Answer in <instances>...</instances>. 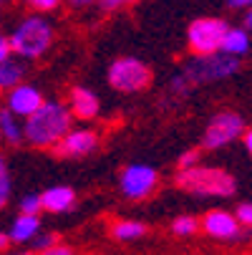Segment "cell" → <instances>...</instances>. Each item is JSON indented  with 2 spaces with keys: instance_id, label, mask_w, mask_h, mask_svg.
<instances>
[{
  "instance_id": "6da1fadb",
  "label": "cell",
  "mask_w": 252,
  "mask_h": 255,
  "mask_svg": "<svg viewBox=\"0 0 252 255\" xmlns=\"http://www.w3.org/2000/svg\"><path fill=\"white\" fill-rule=\"evenodd\" d=\"M71 129V112L61 104L43 101L23 127V136L35 147H53V144Z\"/></svg>"
},
{
  "instance_id": "2e32d148",
  "label": "cell",
  "mask_w": 252,
  "mask_h": 255,
  "mask_svg": "<svg viewBox=\"0 0 252 255\" xmlns=\"http://www.w3.org/2000/svg\"><path fill=\"white\" fill-rule=\"evenodd\" d=\"M35 233H38V217L23 212L18 220L13 223V233H10V238L18 240V243H23V240H30Z\"/></svg>"
},
{
  "instance_id": "7c38bea8",
  "label": "cell",
  "mask_w": 252,
  "mask_h": 255,
  "mask_svg": "<svg viewBox=\"0 0 252 255\" xmlns=\"http://www.w3.org/2000/svg\"><path fill=\"white\" fill-rule=\"evenodd\" d=\"M71 114H76L79 119H91L98 114V99L88 89H74L71 91Z\"/></svg>"
},
{
  "instance_id": "ac0fdd59",
  "label": "cell",
  "mask_w": 252,
  "mask_h": 255,
  "mask_svg": "<svg viewBox=\"0 0 252 255\" xmlns=\"http://www.w3.org/2000/svg\"><path fill=\"white\" fill-rule=\"evenodd\" d=\"M144 233H147V228L141 223H116L114 225V238L119 240H134V238H141Z\"/></svg>"
},
{
  "instance_id": "836d02e7",
  "label": "cell",
  "mask_w": 252,
  "mask_h": 255,
  "mask_svg": "<svg viewBox=\"0 0 252 255\" xmlns=\"http://www.w3.org/2000/svg\"><path fill=\"white\" fill-rule=\"evenodd\" d=\"M23 255H30V253H23Z\"/></svg>"
},
{
  "instance_id": "5b68a950",
  "label": "cell",
  "mask_w": 252,
  "mask_h": 255,
  "mask_svg": "<svg viewBox=\"0 0 252 255\" xmlns=\"http://www.w3.org/2000/svg\"><path fill=\"white\" fill-rule=\"evenodd\" d=\"M109 84L124 94L144 91L152 84V71L147 63H141L136 58H119L109 68Z\"/></svg>"
},
{
  "instance_id": "d6986e66",
  "label": "cell",
  "mask_w": 252,
  "mask_h": 255,
  "mask_svg": "<svg viewBox=\"0 0 252 255\" xmlns=\"http://www.w3.org/2000/svg\"><path fill=\"white\" fill-rule=\"evenodd\" d=\"M171 230H174L176 235H192V233L197 230V220H194V217H176L174 225H171Z\"/></svg>"
},
{
  "instance_id": "f1b7e54d",
  "label": "cell",
  "mask_w": 252,
  "mask_h": 255,
  "mask_svg": "<svg viewBox=\"0 0 252 255\" xmlns=\"http://www.w3.org/2000/svg\"><path fill=\"white\" fill-rule=\"evenodd\" d=\"M242 144H245L247 152L252 149V134H250V131H242Z\"/></svg>"
},
{
  "instance_id": "83f0119b",
  "label": "cell",
  "mask_w": 252,
  "mask_h": 255,
  "mask_svg": "<svg viewBox=\"0 0 252 255\" xmlns=\"http://www.w3.org/2000/svg\"><path fill=\"white\" fill-rule=\"evenodd\" d=\"M53 243H56V238H53V235H46V238H38V240H35V248L43 250V248H48V245H53Z\"/></svg>"
},
{
  "instance_id": "ba28073f",
  "label": "cell",
  "mask_w": 252,
  "mask_h": 255,
  "mask_svg": "<svg viewBox=\"0 0 252 255\" xmlns=\"http://www.w3.org/2000/svg\"><path fill=\"white\" fill-rule=\"evenodd\" d=\"M96 144H98V136L91 129H79V131H71L68 129L53 144V149L61 157H84V154H88V152L96 149Z\"/></svg>"
},
{
  "instance_id": "4dcf8cb0",
  "label": "cell",
  "mask_w": 252,
  "mask_h": 255,
  "mask_svg": "<svg viewBox=\"0 0 252 255\" xmlns=\"http://www.w3.org/2000/svg\"><path fill=\"white\" fill-rule=\"evenodd\" d=\"M8 243H10V238L0 233V250H5V248H8Z\"/></svg>"
},
{
  "instance_id": "4316f807",
  "label": "cell",
  "mask_w": 252,
  "mask_h": 255,
  "mask_svg": "<svg viewBox=\"0 0 252 255\" xmlns=\"http://www.w3.org/2000/svg\"><path fill=\"white\" fill-rule=\"evenodd\" d=\"M8 56H10V43H8L5 35H0V61L8 58Z\"/></svg>"
},
{
  "instance_id": "5bb4252c",
  "label": "cell",
  "mask_w": 252,
  "mask_h": 255,
  "mask_svg": "<svg viewBox=\"0 0 252 255\" xmlns=\"http://www.w3.org/2000/svg\"><path fill=\"white\" fill-rule=\"evenodd\" d=\"M220 48H222V53H230V56H242V53H247V48H250L247 30H245V28H230V25H227L225 33H222Z\"/></svg>"
},
{
  "instance_id": "e575fe53",
  "label": "cell",
  "mask_w": 252,
  "mask_h": 255,
  "mask_svg": "<svg viewBox=\"0 0 252 255\" xmlns=\"http://www.w3.org/2000/svg\"><path fill=\"white\" fill-rule=\"evenodd\" d=\"M0 3H5V0H0Z\"/></svg>"
},
{
  "instance_id": "52a82bcc",
  "label": "cell",
  "mask_w": 252,
  "mask_h": 255,
  "mask_svg": "<svg viewBox=\"0 0 252 255\" xmlns=\"http://www.w3.org/2000/svg\"><path fill=\"white\" fill-rule=\"evenodd\" d=\"M242 131H245L242 117L240 114H232V112H225V114H217V117L209 122L202 144H204L207 149H220V147H225V144L235 141Z\"/></svg>"
},
{
  "instance_id": "e0dca14e",
  "label": "cell",
  "mask_w": 252,
  "mask_h": 255,
  "mask_svg": "<svg viewBox=\"0 0 252 255\" xmlns=\"http://www.w3.org/2000/svg\"><path fill=\"white\" fill-rule=\"evenodd\" d=\"M0 134H3L10 144H18V141L23 139V127H18L15 114L10 112V109L0 112Z\"/></svg>"
},
{
  "instance_id": "7402d4cb",
  "label": "cell",
  "mask_w": 252,
  "mask_h": 255,
  "mask_svg": "<svg viewBox=\"0 0 252 255\" xmlns=\"http://www.w3.org/2000/svg\"><path fill=\"white\" fill-rule=\"evenodd\" d=\"M20 210L25 212V215H35L41 210V197H25L23 202H20Z\"/></svg>"
},
{
  "instance_id": "cb8c5ba5",
  "label": "cell",
  "mask_w": 252,
  "mask_h": 255,
  "mask_svg": "<svg viewBox=\"0 0 252 255\" xmlns=\"http://www.w3.org/2000/svg\"><path fill=\"white\" fill-rule=\"evenodd\" d=\"M43 255H74V253H71V248H66V245H48V248H43L41 250Z\"/></svg>"
},
{
  "instance_id": "ffe728a7",
  "label": "cell",
  "mask_w": 252,
  "mask_h": 255,
  "mask_svg": "<svg viewBox=\"0 0 252 255\" xmlns=\"http://www.w3.org/2000/svg\"><path fill=\"white\" fill-rule=\"evenodd\" d=\"M8 195H10V179H8V169H5V162L0 159V207L8 202Z\"/></svg>"
},
{
  "instance_id": "44dd1931",
  "label": "cell",
  "mask_w": 252,
  "mask_h": 255,
  "mask_svg": "<svg viewBox=\"0 0 252 255\" xmlns=\"http://www.w3.org/2000/svg\"><path fill=\"white\" fill-rule=\"evenodd\" d=\"M237 223H242V225H250L252 223V205L250 202H242L240 207H237V217H235Z\"/></svg>"
},
{
  "instance_id": "4fadbf2b",
  "label": "cell",
  "mask_w": 252,
  "mask_h": 255,
  "mask_svg": "<svg viewBox=\"0 0 252 255\" xmlns=\"http://www.w3.org/2000/svg\"><path fill=\"white\" fill-rule=\"evenodd\" d=\"M74 202H76V197H74L71 187H51L41 197V207H46L51 212H66L74 207Z\"/></svg>"
},
{
  "instance_id": "603a6c76",
  "label": "cell",
  "mask_w": 252,
  "mask_h": 255,
  "mask_svg": "<svg viewBox=\"0 0 252 255\" xmlns=\"http://www.w3.org/2000/svg\"><path fill=\"white\" fill-rule=\"evenodd\" d=\"M25 3L35 10H53L58 8V0H25Z\"/></svg>"
},
{
  "instance_id": "3957f363",
  "label": "cell",
  "mask_w": 252,
  "mask_h": 255,
  "mask_svg": "<svg viewBox=\"0 0 252 255\" xmlns=\"http://www.w3.org/2000/svg\"><path fill=\"white\" fill-rule=\"evenodd\" d=\"M240 68V58L237 56H230V53H207L202 56L197 63H192L182 76H179L171 89L174 91H187L189 86L194 84H204V81H217V79H225L230 74Z\"/></svg>"
},
{
  "instance_id": "484cf974",
  "label": "cell",
  "mask_w": 252,
  "mask_h": 255,
  "mask_svg": "<svg viewBox=\"0 0 252 255\" xmlns=\"http://www.w3.org/2000/svg\"><path fill=\"white\" fill-rule=\"evenodd\" d=\"M129 3H134V0H101L103 10H116V8H124Z\"/></svg>"
},
{
  "instance_id": "d4e9b609",
  "label": "cell",
  "mask_w": 252,
  "mask_h": 255,
  "mask_svg": "<svg viewBox=\"0 0 252 255\" xmlns=\"http://www.w3.org/2000/svg\"><path fill=\"white\" fill-rule=\"evenodd\" d=\"M199 159V152H187L182 159H179V169H187V167H194V162Z\"/></svg>"
},
{
  "instance_id": "9a60e30c",
  "label": "cell",
  "mask_w": 252,
  "mask_h": 255,
  "mask_svg": "<svg viewBox=\"0 0 252 255\" xmlns=\"http://www.w3.org/2000/svg\"><path fill=\"white\" fill-rule=\"evenodd\" d=\"M23 76H25V66L20 61L13 58L0 61V89H13L15 84H20Z\"/></svg>"
},
{
  "instance_id": "d6a6232c",
  "label": "cell",
  "mask_w": 252,
  "mask_h": 255,
  "mask_svg": "<svg viewBox=\"0 0 252 255\" xmlns=\"http://www.w3.org/2000/svg\"><path fill=\"white\" fill-rule=\"evenodd\" d=\"M250 25H252V15L247 13V15H245V30H250Z\"/></svg>"
},
{
  "instance_id": "1f68e13d",
  "label": "cell",
  "mask_w": 252,
  "mask_h": 255,
  "mask_svg": "<svg viewBox=\"0 0 252 255\" xmlns=\"http://www.w3.org/2000/svg\"><path fill=\"white\" fill-rule=\"evenodd\" d=\"M74 5H88V3H93V0H71Z\"/></svg>"
},
{
  "instance_id": "277c9868",
  "label": "cell",
  "mask_w": 252,
  "mask_h": 255,
  "mask_svg": "<svg viewBox=\"0 0 252 255\" xmlns=\"http://www.w3.org/2000/svg\"><path fill=\"white\" fill-rule=\"evenodd\" d=\"M53 41V30L51 23L43 18H25L18 30L13 33V38H8L10 51H18V56L23 58H38Z\"/></svg>"
},
{
  "instance_id": "7a4b0ae2",
  "label": "cell",
  "mask_w": 252,
  "mask_h": 255,
  "mask_svg": "<svg viewBox=\"0 0 252 255\" xmlns=\"http://www.w3.org/2000/svg\"><path fill=\"white\" fill-rule=\"evenodd\" d=\"M176 187H182L192 195H217L230 197L237 187V182L230 172L214 169V167H187L179 169L176 174Z\"/></svg>"
},
{
  "instance_id": "8992f818",
  "label": "cell",
  "mask_w": 252,
  "mask_h": 255,
  "mask_svg": "<svg viewBox=\"0 0 252 255\" xmlns=\"http://www.w3.org/2000/svg\"><path fill=\"white\" fill-rule=\"evenodd\" d=\"M227 23L220 18H199L189 25V46L194 53L207 56L220 51V41H222V33H225Z\"/></svg>"
},
{
  "instance_id": "30bf717a",
  "label": "cell",
  "mask_w": 252,
  "mask_h": 255,
  "mask_svg": "<svg viewBox=\"0 0 252 255\" xmlns=\"http://www.w3.org/2000/svg\"><path fill=\"white\" fill-rule=\"evenodd\" d=\"M41 104H43L41 91L33 89V86H23V84H15L13 91H10V99H8V109H10L15 117H28V114H33Z\"/></svg>"
},
{
  "instance_id": "9c48e42d",
  "label": "cell",
  "mask_w": 252,
  "mask_h": 255,
  "mask_svg": "<svg viewBox=\"0 0 252 255\" xmlns=\"http://www.w3.org/2000/svg\"><path fill=\"white\" fill-rule=\"evenodd\" d=\"M157 185V172L152 167H144V164H134L124 172L121 177V190L126 197L139 200V197H147L152 192V187Z\"/></svg>"
},
{
  "instance_id": "8fae6325",
  "label": "cell",
  "mask_w": 252,
  "mask_h": 255,
  "mask_svg": "<svg viewBox=\"0 0 252 255\" xmlns=\"http://www.w3.org/2000/svg\"><path fill=\"white\" fill-rule=\"evenodd\" d=\"M202 228L212 235V238H235L240 233V223L230 212H222V210H214L209 212L204 220H202Z\"/></svg>"
},
{
  "instance_id": "f546056e",
  "label": "cell",
  "mask_w": 252,
  "mask_h": 255,
  "mask_svg": "<svg viewBox=\"0 0 252 255\" xmlns=\"http://www.w3.org/2000/svg\"><path fill=\"white\" fill-rule=\"evenodd\" d=\"M230 8H247L250 5V0H227Z\"/></svg>"
}]
</instances>
